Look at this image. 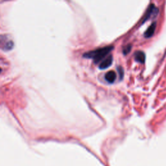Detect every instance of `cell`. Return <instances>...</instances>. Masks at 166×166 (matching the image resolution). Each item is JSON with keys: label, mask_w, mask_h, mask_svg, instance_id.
<instances>
[{"label": "cell", "mask_w": 166, "mask_h": 166, "mask_svg": "<svg viewBox=\"0 0 166 166\" xmlns=\"http://www.w3.org/2000/svg\"><path fill=\"white\" fill-rule=\"evenodd\" d=\"M134 58L137 62L144 63L145 61V54L141 51H136L134 54Z\"/></svg>", "instance_id": "obj_7"}, {"label": "cell", "mask_w": 166, "mask_h": 166, "mask_svg": "<svg viewBox=\"0 0 166 166\" xmlns=\"http://www.w3.org/2000/svg\"><path fill=\"white\" fill-rule=\"evenodd\" d=\"M105 77L107 81L109 82V83H113L115 81V79H116V73L114 71H108L105 74Z\"/></svg>", "instance_id": "obj_6"}, {"label": "cell", "mask_w": 166, "mask_h": 166, "mask_svg": "<svg viewBox=\"0 0 166 166\" xmlns=\"http://www.w3.org/2000/svg\"><path fill=\"white\" fill-rule=\"evenodd\" d=\"M131 45H126L125 47H123V53L125 55H126L127 53H129L130 52V51L131 50Z\"/></svg>", "instance_id": "obj_8"}, {"label": "cell", "mask_w": 166, "mask_h": 166, "mask_svg": "<svg viewBox=\"0 0 166 166\" xmlns=\"http://www.w3.org/2000/svg\"><path fill=\"white\" fill-rule=\"evenodd\" d=\"M158 13V9L157 8V7H156L154 4H151L146 11V13L145 14V16H144L142 23H144L147 20V19H149L150 18L153 17V16L157 15Z\"/></svg>", "instance_id": "obj_3"}, {"label": "cell", "mask_w": 166, "mask_h": 166, "mask_svg": "<svg viewBox=\"0 0 166 166\" xmlns=\"http://www.w3.org/2000/svg\"><path fill=\"white\" fill-rule=\"evenodd\" d=\"M112 49H113L112 45L105 46L103 47L98 48V49L93 50V51L85 53L83 55V56L85 58H87V59H92L94 60V61L95 62H99L103 58L107 56Z\"/></svg>", "instance_id": "obj_1"}, {"label": "cell", "mask_w": 166, "mask_h": 166, "mask_svg": "<svg viewBox=\"0 0 166 166\" xmlns=\"http://www.w3.org/2000/svg\"><path fill=\"white\" fill-rule=\"evenodd\" d=\"M156 27V22H153L151 25L149 26V28L146 30V31L144 33V36L145 38H150L152 37L155 33V31Z\"/></svg>", "instance_id": "obj_5"}, {"label": "cell", "mask_w": 166, "mask_h": 166, "mask_svg": "<svg viewBox=\"0 0 166 166\" xmlns=\"http://www.w3.org/2000/svg\"><path fill=\"white\" fill-rule=\"evenodd\" d=\"M1 70H2L1 68H0V73H1Z\"/></svg>", "instance_id": "obj_10"}, {"label": "cell", "mask_w": 166, "mask_h": 166, "mask_svg": "<svg viewBox=\"0 0 166 166\" xmlns=\"http://www.w3.org/2000/svg\"><path fill=\"white\" fill-rule=\"evenodd\" d=\"M117 71H118L119 73V75H120V79H122L123 76V69L121 68V67H119L118 68H117Z\"/></svg>", "instance_id": "obj_9"}, {"label": "cell", "mask_w": 166, "mask_h": 166, "mask_svg": "<svg viewBox=\"0 0 166 166\" xmlns=\"http://www.w3.org/2000/svg\"><path fill=\"white\" fill-rule=\"evenodd\" d=\"M13 40L8 35H0V49L4 51H9L13 49Z\"/></svg>", "instance_id": "obj_2"}, {"label": "cell", "mask_w": 166, "mask_h": 166, "mask_svg": "<svg viewBox=\"0 0 166 166\" xmlns=\"http://www.w3.org/2000/svg\"><path fill=\"white\" fill-rule=\"evenodd\" d=\"M113 61V57L112 55H109V57L104 60V61L101 62L99 64V68L101 69H105L106 68H109V66H111Z\"/></svg>", "instance_id": "obj_4"}]
</instances>
